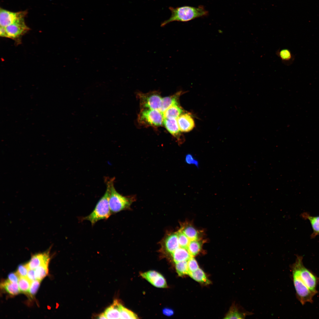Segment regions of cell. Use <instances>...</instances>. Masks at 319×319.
<instances>
[{
	"label": "cell",
	"instance_id": "29",
	"mask_svg": "<svg viewBox=\"0 0 319 319\" xmlns=\"http://www.w3.org/2000/svg\"><path fill=\"white\" fill-rule=\"evenodd\" d=\"M120 319H137V315L131 310L124 307L121 304L119 305Z\"/></svg>",
	"mask_w": 319,
	"mask_h": 319
},
{
	"label": "cell",
	"instance_id": "7",
	"mask_svg": "<svg viewBox=\"0 0 319 319\" xmlns=\"http://www.w3.org/2000/svg\"><path fill=\"white\" fill-rule=\"evenodd\" d=\"M5 27L6 38L13 40L17 45L21 43L22 36L30 29L25 23L24 18L19 19Z\"/></svg>",
	"mask_w": 319,
	"mask_h": 319
},
{
	"label": "cell",
	"instance_id": "30",
	"mask_svg": "<svg viewBox=\"0 0 319 319\" xmlns=\"http://www.w3.org/2000/svg\"><path fill=\"white\" fill-rule=\"evenodd\" d=\"M177 233L180 246L187 249L190 240L180 230Z\"/></svg>",
	"mask_w": 319,
	"mask_h": 319
},
{
	"label": "cell",
	"instance_id": "32",
	"mask_svg": "<svg viewBox=\"0 0 319 319\" xmlns=\"http://www.w3.org/2000/svg\"><path fill=\"white\" fill-rule=\"evenodd\" d=\"M40 281L37 279L32 281L29 292L30 296L32 297L35 294L39 287Z\"/></svg>",
	"mask_w": 319,
	"mask_h": 319
},
{
	"label": "cell",
	"instance_id": "27",
	"mask_svg": "<svg viewBox=\"0 0 319 319\" xmlns=\"http://www.w3.org/2000/svg\"><path fill=\"white\" fill-rule=\"evenodd\" d=\"M48 264H42L35 268V272L36 279L41 281L47 275L48 273Z\"/></svg>",
	"mask_w": 319,
	"mask_h": 319
},
{
	"label": "cell",
	"instance_id": "1",
	"mask_svg": "<svg viewBox=\"0 0 319 319\" xmlns=\"http://www.w3.org/2000/svg\"><path fill=\"white\" fill-rule=\"evenodd\" d=\"M169 9L171 12V15L169 19L161 23V27H164L173 21L187 22L208 14V12L202 6L197 7L189 6L176 8L170 7Z\"/></svg>",
	"mask_w": 319,
	"mask_h": 319
},
{
	"label": "cell",
	"instance_id": "4",
	"mask_svg": "<svg viewBox=\"0 0 319 319\" xmlns=\"http://www.w3.org/2000/svg\"><path fill=\"white\" fill-rule=\"evenodd\" d=\"M291 268L294 286L300 302L303 305L307 302H312L315 294L309 289L301 278L299 274V261L297 257Z\"/></svg>",
	"mask_w": 319,
	"mask_h": 319
},
{
	"label": "cell",
	"instance_id": "37",
	"mask_svg": "<svg viewBox=\"0 0 319 319\" xmlns=\"http://www.w3.org/2000/svg\"><path fill=\"white\" fill-rule=\"evenodd\" d=\"M163 314L166 316H170L172 315L174 313L173 310L170 308L165 307L162 310Z\"/></svg>",
	"mask_w": 319,
	"mask_h": 319
},
{
	"label": "cell",
	"instance_id": "11",
	"mask_svg": "<svg viewBox=\"0 0 319 319\" xmlns=\"http://www.w3.org/2000/svg\"><path fill=\"white\" fill-rule=\"evenodd\" d=\"M141 276L154 286L158 288L167 287L166 280L164 276L158 272L151 270L141 274Z\"/></svg>",
	"mask_w": 319,
	"mask_h": 319
},
{
	"label": "cell",
	"instance_id": "8",
	"mask_svg": "<svg viewBox=\"0 0 319 319\" xmlns=\"http://www.w3.org/2000/svg\"><path fill=\"white\" fill-rule=\"evenodd\" d=\"M299 261V271L300 276L302 281L312 292L316 294V287L317 283V277L303 265L302 256L297 255Z\"/></svg>",
	"mask_w": 319,
	"mask_h": 319
},
{
	"label": "cell",
	"instance_id": "14",
	"mask_svg": "<svg viewBox=\"0 0 319 319\" xmlns=\"http://www.w3.org/2000/svg\"><path fill=\"white\" fill-rule=\"evenodd\" d=\"M163 124L170 134L176 138L178 140H179L180 142V141L182 140L181 139V131L176 119L174 118H164Z\"/></svg>",
	"mask_w": 319,
	"mask_h": 319
},
{
	"label": "cell",
	"instance_id": "19",
	"mask_svg": "<svg viewBox=\"0 0 319 319\" xmlns=\"http://www.w3.org/2000/svg\"><path fill=\"white\" fill-rule=\"evenodd\" d=\"M170 254L175 263L188 261L192 257L186 248L180 246Z\"/></svg>",
	"mask_w": 319,
	"mask_h": 319
},
{
	"label": "cell",
	"instance_id": "38",
	"mask_svg": "<svg viewBox=\"0 0 319 319\" xmlns=\"http://www.w3.org/2000/svg\"><path fill=\"white\" fill-rule=\"evenodd\" d=\"M0 36L2 37L6 38V33L5 27L0 26Z\"/></svg>",
	"mask_w": 319,
	"mask_h": 319
},
{
	"label": "cell",
	"instance_id": "22",
	"mask_svg": "<svg viewBox=\"0 0 319 319\" xmlns=\"http://www.w3.org/2000/svg\"><path fill=\"white\" fill-rule=\"evenodd\" d=\"M1 287L11 295H16L20 292L18 283L12 282L8 279L1 283Z\"/></svg>",
	"mask_w": 319,
	"mask_h": 319
},
{
	"label": "cell",
	"instance_id": "17",
	"mask_svg": "<svg viewBox=\"0 0 319 319\" xmlns=\"http://www.w3.org/2000/svg\"><path fill=\"white\" fill-rule=\"evenodd\" d=\"M276 54L281 59L282 63L287 66L292 64L295 59L294 55L287 48L278 49Z\"/></svg>",
	"mask_w": 319,
	"mask_h": 319
},
{
	"label": "cell",
	"instance_id": "18",
	"mask_svg": "<svg viewBox=\"0 0 319 319\" xmlns=\"http://www.w3.org/2000/svg\"><path fill=\"white\" fill-rule=\"evenodd\" d=\"M120 304L118 300H115L113 304L106 309L104 313L107 319H120Z\"/></svg>",
	"mask_w": 319,
	"mask_h": 319
},
{
	"label": "cell",
	"instance_id": "36",
	"mask_svg": "<svg viewBox=\"0 0 319 319\" xmlns=\"http://www.w3.org/2000/svg\"><path fill=\"white\" fill-rule=\"evenodd\" d=\"M27 277L31 281L36 280L35 270L34 269H29Z\"/></svg>",
	"mask_w": 319,
	"mask_h": 319
},
{
	"label": "cell",
	"instance_id": "31",
	"mask_svg": "<svg viewBox=\"0 0 319 319\" xmlns=\"http://www.w3.org/2000/svg\"><path fill=\"white\" fill-rule=\"evenodd\" d=\"M187 262L189 273L194 272L199 268L196 261L193 257H191Z\"/></svg>",
	"mask_w": 319,
	"mask_h": 319
},
{
	"label": "cell",
	"instance_id": "23",
	"mask_svg": "<svg viewBox=\"0 0 319 319\" xmlns=\"http://www.w3.org/2000/svg\"><path fill=\"white\" fill-rule=\"evenodd\" d=\"M188 275L191 278L198 282L206 284H209L211 283L204 272L199 268L194 272L189 273Z\"/></svg>",
	"mask_w": 319,
	"mask_h": 319
},
{
	"label": "cell",
	"instance_id": "33",
	"mask_svg": "<svg viewBox=\"0 0 319 319\" xmlns=\"http://www.w3.org/2000/svg\"><path fill=\"white\" fill-rule=\"evenodd\" d=\"M29 269L26 264L20 265L18 267L16 272L19 277H26L27 276Z\"/></svg>",
	"mask_w": 319,
	"mask_h": 319
},
{
	"label": "cell",
	"instance_id": "9",
	"mask_svg": "<svg viewBox=\"0 0 319 319\" xmlns=\"http://www.w3.org/2000/svg\"><path fill=\"white\" fill-rule=\"evenodd\" d=\"M27 13L26 11L13 12L3 9L0 10V26L6 27L17 20L24 18Z\"/></svg>",
	"mask_w": 319,
	"mask_h": 319
},
{
	"label": "cell",
	"instance_id": "26",
	"mask_svg": "<svg viewBox=\"0 0 319 319\" xmlns=\"http://www.w3.org/2000/svg\"><path fill=\"white\" fill-rule=\"evenodd\" d=\"M31 282L27 277H20L18 284L20 292L29 293Z\"/></svg>",
	"mask_w": 319,
	"mask_h": 319
},
{
	"label": "cell",
	"instance_id": "34",
	"mask_svg": "<svg viewBox=\"0 0 319 319\" xmlns=\"http://www.w3.org/2000/svg\"><path fill=\"white\" fill-rule=\"evenodd\" d=\"M186 162L189 165H194L197 167H198L199 163L197 160L194 158L193 156L191 154H186L185 159Z\"/></svg>",
	"mask_w": 319,
	"mask_h": 319
},
{
	"label": "cell",
	"instance_id": "13",
	"mask_svg": "<svg viewBox=\"0 0 319 319\" xmlns=\"http://www.w3.org/2000/svg\"><path fill=\"white\" fill-rule=\"evenodd\" d=\"M49 251L33 255L26 264L29 269H34L43 264H48L50 257Z\"/></svg>",
	"mask_w": 319,
	"mask_h": 319
},
{
	"label": "cell",
	"instance_id": "12",
	"mask_svg": "<svg viewBox=\"0 0 319 319\" xmlns=\"http://www.w3.org/2000/svg\"><path fill=\"white\" fill-rule=\"evenodd\" d=\"M177 121L181 132H187L194 128L195 124L193 118L189 113H183L177 118Z\"/></svg>",
	"mask_w": 319,
	"mask_h": 319
},
{
	"label": "cell",
	"instance_id": "25",
	"mask_svg": "<svg viewBox=\"0 0 319 319\" xmlns=\"http://www.w3.org/2000/svg\"><path fill=\"white\" fill-rule=\"evenodd\" d=\"M202 243L199 239L191 240L190 241L187 249L190 255L193 257L199 252Z\"/></svg>",
	"mask_w": 319,
	"mask_h": 319
},
{
	"label": "cell",
	"instance_id": "40",
	"mask_svg": "<svg viewBox=\"0 0 319 319\" xmlns=\"http://www.w3.org/2000/svg\"></svg>",
	"mask_w": 319,
	"mask_h": 319
},
{
	"label": "cell",
	"instance_id": "5",
	"mask_svg": "<svg viewBox=\"0 0 319 319\" xmlns=\"http://www.w3.org/2000/svg\"><path fill=\"white\" fill-rule=\"evenodd\" d=\"M164 119L163 113L159 110L144 109L141 110L137 120L142 126L157 127L162 125Z\"/></svg>",
	"mask_w": 319,
	"mask_h": 319
},
{
	"label": "cell",
	"instance_id": "3",
	"mask_svg": "<svg viewBox=\"0 0 319 319\" xmlns=\"http://www.w3.org/2000/svg\"><path fill=\"white\" fill-rule=\"evenodd\" d=\"M110 194L109 188L107 186L104 194L98 201L93 211L81 219L89 221L93 226L99 220L108 219L112 214L109 203Z\"/></svg>",
	"mask_w": 319,
	"mask_h": 319
},
{
	"label": "cell",
	"instance_id": "21",
	"mask_svg": "<svg viewBox=\"0 0 319 319\" xmlns=\"http://www.w3.org/2000/svg\"><path fill=\"white\" fill-rule=\"evenodd\" d=\"M184 111L179 104L172 105L163 113L164 118H178Z\"/></svg>",
	"mask_w": 319,
	"mask_h": 319
},
{
	"label": "cell",
	"instance_id": "10",
	"mask_svg": "<svg viewBox=\"0 0 319 319\" xmlns=\"http://www.w3.org/2000/svg\"><path fill=\"white\" fill-rule=\"evenodd\" d=\"M161 250L170 254L179 248L177 232L167 234L161 241Z\"/></svg>",
	"mask_w": 319,
	"mask_h": 319
},
{
	"label": "cell",
	"instance_id": "15",
	"mask_svg": "<svg viewBox=\"0 0 319 319\" xmlns=\"http://www.w3.org/2000/svg\"><path fill=\"white\" fill-rule=\"evenodd\" d=\"M253 313L247 311L238 305L233 304L231 307L224 318L243 319Z\"/></svg>",
	"mask_w": 319,
	"mask_h": 319
},
{
	"label": "cell",
	"instance_id": "39",
	"mask_svg": "<svg viewBox=\"0 0 319 319\" xmlns=\"http://www.w3.org/2000/svg\"><path fill=\"white\" fill-rule=\"evenodd\" d=\"M98 318L99 319H107L104 313L100 314L99 315Z\"/></svg>",
	"mask_w": 319,
	"mask_h": 319
},
{
	"label": "cell",
	"instance_id": "28",
	"mask_svg": "<svg viewBox=\"0 0 319 319\" xmlns=\"http://www.w3.org/2000/svg\"><path fill=\"white\" fill-rule=\"evenodd\" d=\"M175 268L178 275L182 276L188 274L189 271L187 261H184L175 263Z\"/></svg>",
	"mask_w": 319,
	"mask_h": 319
},
{
	"label": "cell",
	"instance_id": "16",
	"mask_svg": "<svg viewBox=\"0 0 319 319\" xmlns=\"http://www.w3.org/2000/svg\"><path fill=\"white\" fill-rule=\"evenodd\" d=\"M182 93V91H179L172 95L162 98L159 110L163 113L172 105L179 104V98Z\"/></svg>",
	"mask_w": 319,
	"mask_h": 319
},
{
	"label": "cell",
	"instance_id": "6",
	"mask_svg": "<svg viewBox=\"0 0 319 319\" xmlns=\"http://www.w3.org/2000/svg\"><path fill=\"white\" fill-rule=\"evenodd\" d=\"M141 109H150L160 110L162 98L160 93L153 91L147 93L139 92L137 94Z\"/></svg>",
	"mask_w": 319,
	"mask_h": 319
},
{
	"label": "cell",
	"instance_id": "2",
	"mask_svg": "<svg viewBox=\"0 0 319 319\" xmlns=\"http://www.w3.org/2000/svg\"><path fill=\"white\" fill-rule=\"evenodd\" d=\"M106 180L107 186L110 190L109 203L112 214L130 209L134 198L132 197L124 196L119 193L114 186L113 178L107 179Z\"/></svg>",
	"mask_w": 319,
	"mask_h": 319
},
{
	"label": "cell",
	"instance_id": "35",
	"mask_svg": "<svg viewBox=\"0 0 319 319\" xmlns=\"http://www.w3.org/2000/svg\"><path fill=\"white\" fill-rule=\"evenodd\" d=\"M19 277L17 272L11 273L8 275V280L12 282L18 283Z\"/></svg>",
	"mask_w": 319,
	"mask_h": 319
},
{
	"label": "cell",
	"instance_id": "20",
	"mask_svg": "<svg viewBox=\"0 0 319 319\" xmlns=\"http://www.w3.org/2000/svg\"><path fill=\"white\" fill-rule=\"evenodd\" d=\"M301 216L305 220H308L310 223L313 232L311 235V238H314L319 234V216H313L307 212L302 213Z\"/></svg>",
	"mask_w": 319,
	"mask_h": 319
},
{
	"label": "cell",
	"instance_id": "24",
	"mask_svg": "<svg viewBox=\"0 0 319 319\" xmlns=\"http://www.w3.org/2000/svg\"><path fill=\"white\" fill-rule=\"evenodd\" d=\"M190 240L198 239V231L191 225H186L180 229Z\"/></svg>",
	"mask_w": 319,
	"mask_h": 319
}]
</instances>
